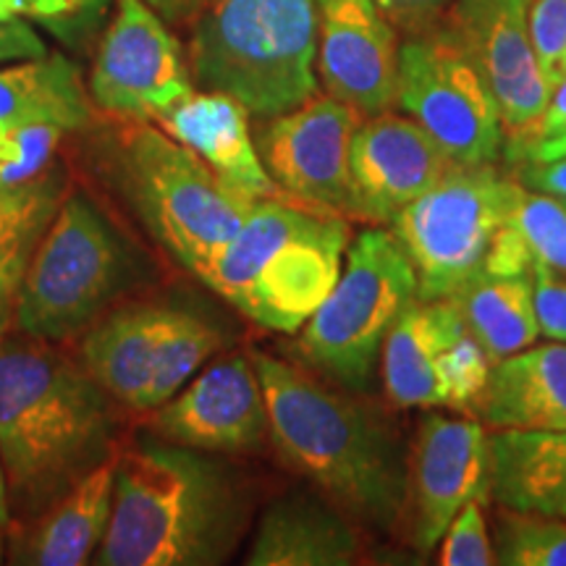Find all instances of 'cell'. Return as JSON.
I'll list each match as a JSON object with an SVG mask.
<instances>
[{
    "label": "cell",
    "instance_id": "cell-1",
    "mask_svg": "<svg viewBox=\"0 0 566 566\" xmlns=\"http://www.w3.org/2000/svg\"><path fill=\"white\" fill-rule=\"evenodd\" d=\"M252 363L283 462L357 525L391 533L409 501V454L399 430L273 354H252Z\"/></svg>",
    "mask_w": 566,
    "mask_h": 566
},
{
    "label": "cell",
    "instance_id": "cell-2",
    "mask_svg": "<svg viewBox=\"0 0 566 566\" xmlns=\"http://www.w3.org/2000/svg\"><path fill=\"white\" fill-rule=\"evenodd\" d=\"M111 396L51 346L0 344V459L11 516L34 522L113 457Z\"/></svg>",
    "mask_w": 566,
    "mask_h": 566
},
{
    "label": "cell",
    "instance_id": "cell-3",
    "mask_svg": "<svg viewBox=\"0 0 566 566\" xmlns=\"http://www.w3.org/2000/svg\"><path fill=\"white\" fill-rule=\"evenodd\" d=\"M250 525V495L229 464L179 443L118 457L101 566H216Z\"/></svg>",
    "mask_w": 566,
    "mask_h": 566
},
{
    "label": "cell",
    "instance_id": "cell-4",
    "mask_svg": "<svg viewBox=\"0 0 566 566\" xmlns=\"http://www.w3.org/2000/svg\"><path fill=\"white\" fill-rule=\"evenodd\" d=\"M349 239L344 216L260 200L200 279L252 323L294 334L336 286Z\"/></svg>",
    "mask_w": 566,
    "mask_h": 566
},
{
    "label": "cell",
    "instance_id": "cell-5",
    "mask_svg": "<svg viewBox=\"0 0 566 566\" xmlns=\"http://www.w3.org/2000/svg\"><path fill=\"white\" fill-rule=\"evenodd\" d=\"M315 0H216L197 17L189 74L247 113L275 118L317 92Z\"/></svg>",
    "mask_w": 566,
    "mask_h": 566
},
{
    "label": "cell",
    "instance_id": "cell-6",
    "mask_svg": "<svg viewBox=\"0 0 566 566\" xmlns=\"http://www.w3.org/2000/svg\"><path fill=\"white\" fill-rule=\"evenodd\" d=\"M111 174L155 242L195 275L223 252L254 208L189 147L150 124L118 134Z\"/></svg>",
    "mask_w": 566,
    "mask_h": 566
},
{
    "label": "cell",
    "instance_id": "cell-7",
    "mask_svg": "<svg viewBox=\"0 0 566 566\" xmlns=\"http://www.w3.org/2000/svg\"><path fill=\"white\" fill-rule=\"evenodd\" d=\"M139 279V260L82 189H69L34 252L17 323L40 342H69Z\"/></svg>",
    "mask_w": 566,
    "mask_h": 566
},
{
    "label": "cell",
    "instance_id": "cell-8",
    "mask_svg": "<svg viewBox=\"0 0 566 566\" xmlns=\"http://www.w3.org/2000/svg\"><path fill=\"white\" fill-rule=\"evenodd\" d=\"M417 302V273L388 229H367L349 242L342 275L302 325L304 363L346 391H367L388 328Z\"/></svg>",
    "mask_w": 566,
    "mask_h": 566
},
{
    "label": "cell",
    "instance_id": "cell-9",
    "mask_svg": "<svg viewBox=\"0 0 566 566\" xmlns=\"http://www.w3.org/2000/svg\"><path fill=\"white\" fill-rule=\"evenodd\" d=\"M520 192V179H509L493 163H457L388 223L417 273V300H449L483 268Z\"/></svg>",
    "mask_w": 566,
    "mask_h": 566
},
{
    "label": "cell",
    "instance_id": "cell-10",
    "mask_svg": "<svg viewBox=\"0 0 566 566\" xmlns=\"http://www.w3.org/2000/svg\"><path fill=\"white\" fill-rule=\"evenodd\" d=\"M399 108L459 166L495 163L506 147L499 103L446 21L401 42Z\"/></svg>",
    "mask_w": 566,
    "mask_h": 566
},
{
    "label": "cell",
    "instance_id": "cell-11",
    "mask_svg": "<svg viewBox=\"0 0 566 566\" xmlns=\"http://www.w3.org/2000/svg\"><path fill=\"white\" fill-rule=\"evenodd\" d=\"M530 0H454L446 27L491 87L504 124V153L516 160L537 139L551 90L537 66L527 24Z\"/></svg>",
    "mask_w": 566,
    "mask_h": 566
},
{
    "label": "cell",
    "instance_id": "cell-12",
    "mask_svg": "<svg viewBox=\"0 0 566 566\" xmlns=\"http://www.w3.org/2000/svg\"><path fill=\"white\" fill-rule=\"evenodd\" d=\"M189 92L192 80L179 40L147 3L118 0L92 63V103L113 116L155 122Z\"/></svg>",
    "mask_w": 566,
    "mask_h": 566
},
{
    "label": "cell",
    "instance_id": "cell-13",
    "mask_svg": "<svg viewBox=\"0 0 566 566\" xmlns=\"http://www.w3.org/2000/svg\"><path fill=\"white\" fill-rule=\"evenodd\" d=\"M359 116L336 97H310L300 108L268 118L258 145L281 192L307 208L352 218V139Z\"/></svg>",
    "mask_w": 566,
    "mask_h": 566
},
{
    "label": "cell",
    "instance_id": "cell-14",
    "mask_svg": "<svg viewBox=\"0 0 566 566\" xmlns=\"http://www.w3.org/2000/svg\"><path fill=\"white\" fill-rule=\"evenodd\" d=\"M491 495V436L475 420L424 415L409 451V501L417 551H433L467 501Z\"/></svg>",
    "mask_w": 566,
    "mask_h": 566
},
{
    "label": "cell",
    "instance_id": "cell-15",
    "mask_svg": "<svg viewBox=\"0 0 566 566\" xmlns=\"http://www.w3.org/2000/svg\"><path fill=\"white\" fill-rule=\"evenodd\" d=\"M317 74L359 116L399 105V32L373 0H315Z\"/></svg>",
    "mask_w": 566,
    "mask_h": 566
},
{
    "label": "cell",
    "instance_id": "cell-16",
    "mask_svg": "<svg viewBox=\"0 0 566 566\" xmlns=\"http://www.w3.org/2000/svg\"><path fill=\"white\" fill-rule=\"evenodd\" d=\"M349 163L352 218L373 226L391 223L457 166L415 118L394 111L359 122Z\"/></svg>",
    "mask_w": 566,
    "mask_h": 566
},
{
    "label": "cell",
    "instance_id": "cell-17",
    "mask_svg": "<svg viewBox=\"0 0 566 566\" xmlns=\"http://www.w3.org/2000/svg\"><path fill=\"white\" fill-rule=\"evenodd\" d=\"M153 412L155 436L197 451H250L271 436L260 375L244 354L218 359Z\"/></svg>",
    "mask_w": 566,
    "mask_h": 566
},
{
    "label": "cell",
    "instance_id": "cell-18",
    "mask_svg": "<svg viewBox=\"0 0 566 566\" xmlns=\"http://www.w3.org/2000/svg\"><path fill=\"white\" fill-rule=\"evenodd\" d=\"M247 108L223 92H189L174 108L160 113L155 124L189 147L226 187L247 200L281 197L258 145L252 142Z\"/></svg>",
    "mask_w": 566,
    "mask_h": 566
},
{
    "label": "cell",
    "instance_id": "cell-19",
    "mask_svg": "<svg viewBox=\"0 0 566 566\" xmlns=\"http://www.w3.org/2000/svg\"><path fill=\"white\" fill-rule=\"evenodd\" d=\"M363 562L357 522L325 495L292 493L260 516L250 566H352Z\"/></svg>",
    "mask_w": 566,
    "mask_h": 566
},
{
    "label": "cell",
    "instance_id": "cell-20",
    "mask_svg": "<svg viewBox=\"0 0 566 566\" xmlns=\"http://www.w3.org/2000/svg\"><path fill=\"white\" fill-rule=\"evenodd\" d=\"M475 412L493 430H566V342L495 363Z\"/></svg>",
    "mask_w": 566,
    "mask_h": 566
},
{
    "label": "cell",
    "instance_id": "cell-21",
    "mask_svg": "<svg viewBox=\"0 0 566 566\" xmlns=\"http://www.w3.org/2000/svg\"><path fill=\"white\" fill-rule=\"evenodd\" d=\"M467 331L451 300H417L396 317L380 349L384 394L396 409L438 407V363Z\"/></svg>",
    "mask_w": 566,
    "mask_h": 566
},
{
    "label": "cell",
    "instance_id": "cell-22",
    "mask_svg": "<svg viewBox=\"0 0 566 566\" xmlns=\"http://www.w3.org/2000/svg\"><path fill=\"white\" fill-rule=\"evenodd\" d=\"M171 307L137 304L118 310L87 331L82 365L111 399L145 412L160 338L166 334Z\"/></svg>",
    "mask_w": 566,
    "mask_h": 566
},
{
    "label": "cell",
    "instance_id": "cell-23",
    "mask_svg": "<svg viewBox=\"0 0 566 566\" xmlns=\"http://www.w3.org/2000/svg\"><path fill=\"white\" fill-rule=\"evenodd\" d=\"M491 495L514 512L566 520V430H495Z\"/></svg>",
    "mask_w": 566,
    "mask_h": 566
},
{
    "label": "cell",
    "instance_id": "cell-24",
    "mask_svg": "<svg viewBox=\"0 0 566 566\" xmlns=\"http://www.w3.org/2000/svg\"><path fill=\"white\" fill-rule=\"evenodd\" d=\"M116 470L118 454H113L40 514L24 548L17 554L19 562L40 566L87 564L108 530Z\"/></svg>",
    "mask_w": 566,
    "mask_h": 566
},
{
    "label": "cell",
    "instance_id": "cell-25",
    "mask_svg": "<svg viewBox=\"0 0 566 566\" xmlns=\"http://www.w3.org/2000/svg\"><path fill=\"white\" fill-rule=\"evenodd\" d=\"M92 122V103L80 69L66 55L45 53L0 69V129L53 124L80 132Z\"/></svg>",
    "mask_w": 566,
    "mask_h": 566
},
{
    "label": "cell",
    "instance_id": "cell-26",
    "mask_svg": "<svg viewBox=\"0 0 566 566\" xmlns=\"http://www.w3.org/2000/svg\"><path fill=\"white\" fill-rule=\"evenodd\" d=\"M449 300L454 302L467 331L478 338L493 365L509 354L527 349L541 336L533 271L504 275L480 268Z\"/></svg>",
    "mask_w": 566,
    "mask_h": 566
},
{
    "label": "cell",
    "instance_id": "cell-27",
    "mask_svg": "<svg viewBox=\"0 0 566 566\" xmlns=\"http://www.w3.org/2000/svg\"><path fill=\"white\" fill-rule=\"evenodd\" d=\"M69 192L61 168L13 189H0V336L17 323V304L38 247Z\"/></svg>",
    "mask_w": 566,
    "mask_h": 566
},
{
    "label": "cell",
    "instance_id": "cell-28",
    "mask_svg": "<svg viewBox=\"0 0 566 566\" xmlns=\"http://www.w3.org/2000/svg\"><path fill=\"white\" fill-rule=\"evenodd\" d=\"M223 338L218 328L205 317L187 313V310L171 307L166 334L160 338L158 359L150 388H147L145 412H153L187 386V380L221 349Z\"/></svg>",
    "mask_w": 566,
    "mask_h": 566
},
{
    "label": "cell",
    "instance_id": "cell-29",
    "mask_svg": "<svg viewBox=\"0 0 566 566\" xmlns=\"http://www.w3.org/2000/svg\"><path fill=\"white\" fill-rule=\"evenodd\" d=\"M509 223L520 231L533 271L566 281V200L522 187Z\"/></svg>",
    "mask_w": 566,
    "mask_h": 566
},
{
    "label": "cell",
    "instance_id": "cell-30",
    "mask_svg": "<svg viewBox=\"0 0 566 566\" xmlns=\"http://www.w3.org/2000/svg\"><path fill=\"white\" fill-rule=\"evenodd\" d=\"M493 548L504 566H566V520L501 506Z\"/></svg>",
    "mask_w": 566,
    "mask_h": 566
},
{
    "label": "cell",
    "instance_id": "cell-31",
    "mask_svg": "<svg viewBox=\"0 0 566 566\" xmlns=\"http://www.w3.org/2000/svg\"><path fill=\"white\" fill-rule=\"evenodd\" d=\"M493 373V359L470 331L446 346L438 363V407L475 409Z\"/></svg>",
    "mask_w": 566,
    "mask_h": 566
},
{
    "label": "cell",
    "instance_id": "cell-32",
    "mask_svg": "<svg viewBox=\"0 0 566 566\" xmlns=\"http://www.w3.org/2000/svg\"><path fill=\"white\" fill-rule=\"evenodd\" d=\"M66 129L53 124H24L0 132V189H13L53 168Z\"/></svg>",
    "mask_w": 566,
    "mask_h": 566
},
{
    "label": "cell",
    "instance_id": "cell-33",
    "mask_svg": "<svg viewBox=\"0 0 566 566\" xmlns=\"http://www.w3.org/2000/svg\"><path fill=\"white\" fill-rule=\"evenodd\" d=\"M527 24L537 66L554 92L566 76V0H530Z\"/></svg>",
    "mask_w": 566,
    "mask_h": 566
},
{
    "label": "cell",
    "instance_id": "cell-34",
    "mask_svg": "<svg viewBox=\"0 0 566 566\" xmlns=\"http://www.w3.org/2000/svg\"><path fill=\"white\" fill-rule=\"evenodd\" d=\"M438 564L443 566H491L495 548L488 535L483 501H467L443 533Z\"/></svg>",
    "mask_w": 566,
    "mask_h": 566
},
{
    "label": "cell",
    "instance_id": "cell-35",
    "mask_svg": "<svg viewBox=\"0 0 566 566\" xmlns=\"http://www.w3.org/2000/svg\"><path fill=\"white\" fill-rule=\"evenodd\" d=\"M108 3L111 0H19L24 17L40 21L69 42L95 32Z\"/></svg>",
    "mask_w": 566,
    "mask_h": 566
},
{
    "label": "cell",
    "instance_id": "cell-36",
    "mask_svg": "<svg viewBox=\"0 0 566 566\" xmlns=\"http://www.w3.org/2000/svg\"><path fill=\"white\" fill-rule=\"evenodd\" d=\"M384 17L396 27V32H405L407 38L424 34L441 27L454 0H373Z\"/></svg>",
    "mask_w": 566,
    "mask_h": 566
},
{
    "label": "cell",
    "instance_id": "cell-37",
    "mask_svg": "<svg viewBox=\"0 0 566 566\" xmlns=\"http://www.w3.org/2000/svg\"><path fill=\"white\" fill-rule=\"evenodd\" d=\"M533 289L541 336L551 342H566V281L533 271Z\"/></svg>",
    "mask_w": 566,
    "mask_h": 566
},
{
    "label": "cell",
    "instance_id": "cell-38",
    "mask_svg": "<svg viewBox=\"0 0 566 566\" xmlns=\"http://www.w3.org/2000/svg\"><path fill=\"white\" fill-rule=\"evenodd\" d=\"M48 48L38 32L19 17L0 21V66L45 55Z\"/></svg>",
    "mask_w": 566,
    "mask_h": 566
},
{
    "label": "cell",
    "instance_id": "cell-39",
    "mask_svg": "<svg viewBox=\"0 0 566 566\" xmlns=\"http://www.w3.org/2000/svg\"><path fill=\"white\" fill-rule=\"evenodd\" d=\"M522 187L535 189V192H546L566 200V158L548 160V163H530L520 171Z\"/></svg>",
    "mask_w": 566,
    "mask_h": 566
},
{
    "label": "cell",
    "instance_id": "cell-40",
    "mask_svg": "<svg viewBox=\"0 0 566 566\" xmlns=\"http://www.w3.org/2000/svg\"><path fill=\"white\" fill-rule=\"evenodd\" d=\"M562 134H566V76H564V82L558 84L554 92H551L548 108H546V113H543V122H541V129H537L535 142L562 137Z\"/></svg>",
    "mask_w": 566,
    "mask_h": 566
},
{
    "label": "cell",
    "instance_id": "cell-41",
    "mask_svg": "<svg viewBox=\"0 0 566 566\" xmlns=\"http://www.w3.org/2000/svg\"><path fill=\"white\" fill-rule=\"evenodd\" d=\"M142 3L150 6V9L166 21H187L200 17V13L208 9L210 3H216V0H142Z\"/></svg>",
    "mask_w": 566,
    "mask_h": 566
},
{
    "label": "cell",
    "instance_id": "cell-42",
    "mask_svg": "<svg viewBox=\"0 0 566 566\" xmlns=\"http://www.w3.org/2000/svg\"><path fill=\"white\" fill-rule=\"evenodd\" d=\"M558 158H566V134H562V137H554V139L535 142V145L525 147V150L520 153V158H516V160L548 163V160H558Z\"/></svg>",
    "mask_w": 566,
    "mask_h": 566
},
{
    "label": "cell",
    "instance_id": "cell-43",
    "mask_svg": "<svg viewBox=\"0 0 566 566\" xmlns=\"http://www.w3.org/2000/svg\"><path fill=\"white\" fill-rule=\"evenodd\" d=\"M11 525V501H9V483H6L3 459H0V527Z\"/></svg>",
    "mask_w": 566,
    "mask_h": 566
},
{
    "label": "cell",
    "instance_id": "cell-44",
    "mask_svg": "<svg viewBox=\"0 0 566 566\" xmlns=\"http://www.w3.org/2000/svg\"><path fill=\"white\" fill-rule=\"evenodd\" d=\"M13 17H21L19 0H0V21L13 19Z\"/></svg>",
    "mask_w": 566,
    "mask_h": 566
}]
</instances>
